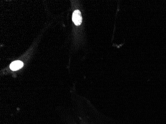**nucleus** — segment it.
<instances>
[{"label":"nucleus","instance_id":"f257e3e1","mask_svg":"<svg viewBox=\"0 0 166 124\" xmlns=\"http://www.w3.org/2000/svg\"><path fill=\"white\" fill-rule=\"evenodd\" d=\"M72 21L76 25H80L82 24V17L80 10H76L73 13Z\"/></svg>","mask_w":166,"mask_h":124},{"label":"nucleus","instance_id":"f03ea898","mask_svg":"<svg viewBox=\"0 0 166 124\" xmlns=\"http://www.w3.org/2000/svg\"><path fill=\"white\" fill-rule=\"evenodd\" d=\"M23 66L22 62L19 61H14L10 65V68L12 71H16L21 69Z\"/></svg>","mask_w":166,"mask_h":124}]
</instances>
